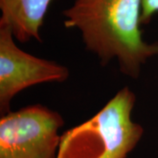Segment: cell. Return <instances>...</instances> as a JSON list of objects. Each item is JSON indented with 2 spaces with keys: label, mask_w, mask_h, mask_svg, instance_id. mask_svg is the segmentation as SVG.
Returning <instances> with one entry per match:
<instances>
[{
  "label": "cell",
  "mask_w": 158,
  "mask_h": 158,
  "mask_svg": "<svg viewBox=\"0 0 158 158\" xmlns=\"http://www.w3.org/2000/svg\"><path fill=\"white\" fill-rule=\"evenodd\" d=\"M141 1L73 0L62 12L63 24L78 31L85 49L101 65L115 61L121 73L136 79L143 65L158 56V42L142 36Z\"/></svg>",
  "instance_id": "obj_1"
},
{
  "label": "cell",
  "mask_w": 158,
  "mask_h": 158,
  "mask_svg": "<svg viewBox=\"0 0 158 158\" xmlns=\"http://www.w3.org/2000/svg\"><path fill=\"white\" fill-rule=\"evenodd\" d=\"M135 92L125 86L92 117L61 135L57 158H127L144 128L133 119Z\"/></svg>",
  "instance_id": "obj_2"
},
{
  "label": "cell",
  "mask_w": 158,
  "mask_h": 158,
  "mask_svg": "<svg viewBox=\"0 0 158 158\" xmlns=\"http://www.w3.org/2000/svg\"><path fill=\"white\" fill-rule=\"evenodd\" d=\"M60 113L41 104L10 111L0 118V158H57Z\"/></svg>",
  "instance_id": "obj_3"
},
{
  "label": "cell",
  "mask_w": 158,
  "mask_h": 158,
  "mask_svg": "<svg viewBox=\"0 0 158 158\" xmlns=\"http://www.w3.org/2000/svg\"><path fill=\"white\" fill-rule=\"evenodd\" d=\"M11 29L0 24V113L11 111L16 95L34 85L62 83L69 77V69L59 62L35 56L16 44Z\"/></svg>",
  "instance_id": "obj_4"
},
{
  "label": "cell",
  "mask_w": 158,
  "mask_h": 158,
  "mask_svg": "<svg viewBox=\"0 0 158 158\" xmlns=\"http://www.w3.org/2000/svg\"><path fill=\"white\" fill-rule=\"evenodd\" d=\"M55 0H0V24L11 29L19 42L41 41L40 29Z\"/></svg>",
  "instance_id": "obj_5"
},
{
  "label": "cell",
  "mask_w": 158,
  "mask_h": 158,
  "mask_svg": "<svg viewBox=\"0 0 158 158\" xmlns=\"http://www.w3.org/2000/svg\"><path fill=\"white\" fill-rule=\"evenodd\" d=\"M156 13H158V0H142L141 1V24L146 25L150 22Z\"/></svg>",
  "instance_id": "obj_6"
}]
</instances>
